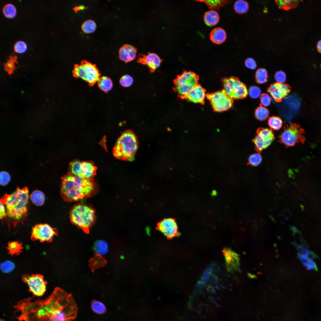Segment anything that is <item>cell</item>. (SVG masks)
<instances>
[{
    "mask_svg": "<svg viewBox=\"0 0 321 321\" xmlns=\"http://www.w3.org/2000/svg\"><path fill=\"white\" fill-rule=\"evenodd\" d=\"M20 313L19 321H72L76 317L78 307L71 294L55 288L44 299L28 298L14 306Z\"/></svg>",
    "mask_w": 321,
    "mask_h": 321,
    "instance_id": "obj_1",
    "label": "cell"
},
{
    "mask_svg": "<svg viewBox=\"0 0 321 321\" xmlns=\"http://www.w3.org/2000/svg\"><path fill=\"white\" fill-rule=\"evenodd\" d=\"M98 191V185L93 178L81 177L70 172L62 178L60 193L66 202L86 199L96 195Z\"/></svg>",
    "mask_w": 321,
    "mask_h": 321,
    "instance_id": "obj_2",
    "label": "cell"
},
{
    "mask_svg": "<svg viewBox=\"0 0 321 321\" xmlns=\"http://www.w3.org/2000/svg\"><path fill=\"white\" fill-rule=\"evenodd\" d=\"M29 190L26 187L17 188L10 194H5L1 198L0 202L5 207L7 217L13 225L23 222L26 218L29 205Z\"/></svg>",
    "mask_w": 321,
    "mask_h": 321,
    "instance_id": "obj_3",
    "label": "cell"
},
{
    "mask_svg": "<svg viewBox=\"0 0 321 321\" xmlns=\"http://www.w3.org/2000/svg\"><path fill=\"white\" fill-rule=\"evenodd\" d=\"M138 147L137 136L132 130H127L118 139L113 149V154L119 160L133 161Z\"/></svg>",
    "mask_w": 321,
    "mask_h": 321,
    "instance_id": "obj_4",
    "label": "cell"
},
{
    "mask_svg": "<svg viewBox=\"0 0 321 321\" xmlns=\"http://www.w3.org/2000/svg\"><path fill=\"white\" fill-rule=\"evenodd\" d=\"M69 218L73 224L89 233L90 228L95 224L96 217L95 210L85 204L78 203L72 207Z\"/></svg>",
    "mask_w": 321,
    "mask_h": 321,
    "instance_id": "obj_5",
    "label": "cell"
},
{
    "mask_svg": "<svg viewBox=\"0 0 321 321\" xmlns=\"http://www.w3.org/2000/svg\"><path fill=\"white\" fill-rule=\"evenodd\" d=\"M199 79V76L194 72L185 71L174 80L173 90L179 97L185 99L190 91L198 84Z\"/></svg>",
    "mask_w": 321,
    "mask_h": 321,
    "instance_id": "obj_6",
    "label": "cell"
},
{
    "mask_svg": "<svg viewBox=\"0 0 321 321\" xmlns=\"http://www.w3.org/2000/svg\"><path fill=\"white\" fill-rule=\"evenodd\" d=\"M72 73L74 77L81 78L90 86L98 82L100 76L96 65L85 60L81 61L80 64L74 65Z\"/></svg>",
    "mask_w": 321,
    "mask_h": 321,
    "instance_id": "obj_7",
    "label": "cell"
},
{
    "mask_svg": "<svg viewBox=\"0 0 321 321\" xmlns=\"http://www.w3.org/2000/svg\"><path fill=\"white\" fill-rule=\"evenodd\" d=\"M304 130L298 124L291 123L285 128L279 136V141L286 146H292L304 142Z\"/></svg>",
    "mask_w": 321,
    "mask_h": 321,
    "instance_id": "obj_8",
    "label": "cell"
},
{
    "mask_svg": "<svg viewBox=\"0 0 321 321\" xmlns=\"http://www.w3.org/2000/svg\"><path fill=\"white\" fill-rule=\"evenodd\" d=\"M224 90L233 99H240L246 97L248 91L246 85L237 78L231 77L222 80Z\"/></svg>",
    "mask_w": 321,
    "mask_h": 321,
    "instance_id": "obj_9",
    "label": "cell"
},
{
    "mask_svg": "<svg viewBox=\"0 0 321 321\" xmlns=\"http://www.w3.org/2000/svg\"><path fill=\"white\" fill-rule=\"evenodd\" d=\"M214 111L222 112L230 109L232 107L233 100L223 90L206 95Z\"/></svg>",
    "mask_w": 321,
    "mask_h": 321,
    "instance_id": "obj_10",
    "label": "cell"
},
{
    "mask_svg": "<svg viewBox=\"0 0 321 321\" xmlns=\"http://www.w3.org/2000/svg\"><path fill=\"white\" fill-rule=\"evenodd\" d=\"M97 167L92 162L74 160L69 164L70 173L84 178H91L96 175Z\"/></svg>",
    "mask_w": 321,
    "mask_h": 321,
    "instance_id": "obj_11",
    "label": "cell"
},
{
    "mask_svg": "<svg viewBox=\"0 0 321 321\" xmlns=\"http://www.w3.org/2000/svg\"><path fill=\"white\" fill-rule=\"evenodd\" d=\"M58 234L56 228L47 224H40L33 227L31 239L33 240H39L41 242H50L54 237L57 235Z\"/></svg>",
    "mask_w": 321,
    "mask_h": 321,
    "instance_id": "obj_12",
    "label": "cell"
},
{
    "mask_svg": "<svg viewBox=\"0 0 321 321\" xmlns=\"http://www.w3.org/2000/svg\"><path fill=\"white\" fill-rule=\"evenodd\" d=\"M23 281L26 283L29 291L37 296H42L46 290V281L43 276L40 274L31 275H24L22 277Z\"/></svg>",
    "mask_w": 321,
    "mask_h": 321,
    "instance_id": "obj_13",
    "label": "cell"
},
{
    "mask_svg": "<svg viewBox=\"0 0 321 321\" xmlns=\"http://www.w3.org/2000/svg\"><path fill=\"white\" fill-rule=\"evenodd\" d=\"M274 139L272 130L268 128H260L257 130L256 135L253 140L255 149L258 153L268 147Z\"/></svg>",
    "mask_w": 321,
    "mask_h": 321,
    "instance_id": "obj_14",
    "label": "cell"
},
{
    "mask_svg": "<svg viewBox=\"0 0 321 321\" xmlns=\"http://www.w3.org/2000/svg\"><path fill=\"white\" fill-rule=\"evenodd\" d=\"M290 90L291 87L288 84L276 82L271 84L268 88V91L275 101L280 102Z\"/></svg>",
    "mask_w": 321,
    "mask_h": 321,
    "instance_id": "obj_15",
    "label": "cell"
},
{
    "mask_svg": "<svg viewBox=\"0 0 321 321\" xmlns=\"http://www.w3.org/2000/svg\"><path fill=\"white\" fill-rule=\"evenodd\" d=\"M162 60L156 54L149 52L147 55L139 54L137 62L147 65L150 72L152 73L159 67Z\"/></svg>",
    "mask_w": 321,
    "mask_h": 321,
    "instance_id": "obj_16",
    "label": "cell"
},
{
    "mask_svg": "<svg viewBox=\"0 0 321 321\" xmlns=\"http://www.w3.org/2000/svg\"><path fill=\"white\" fill-rule=\"evenodd\" d=\"M158 228L160 231L169 238H173L179 234L176 222L172 218L164 219L158 224Z\"/></svg>",
    "mask_w": 321,
    "mask_h": 321,
    "instance_id": "obj_17",
    "label": "cell"
},
{
    "mask_svg": "<svg viewBox=\"0 0 321 321\" xmlns=\"http://www.w3.org/2000/svg\"><path fill=\"white\" fill-rule=\"evenodd\" d=\"M222 252L225 257L226 266L229 271L232 272L239 270V255L231 249L224 248Z\"/></svg>",
    "mask_w": 321,
    "mask_h": 321,
    "instance_id": "obj_18",
    "label": "cell"
},
{
    "mask_svg": "<svg viewBox=\"0 0 321 321\" xmlns=\"http://www.w3.org/2000/svg\"><path fill=\"white\" fill-rule=\"evenodd\" d=\"M206 95L205 89L198 84L190 91L185 99L195 103L203 105Z\"/></svg>",
    "mask_w": 321,
    "mask_h": 321,
    "instance_id": "obj_19",
    "label": "cell"
},
{
    "mask_svg": "<svg viewBox=\"0 0 321 321\" xmlns=\"http://www.w3.org/2000/svg\"><path fill=\"white\" fill-rule=\"evenodd\" d=\"M137 48L131 45L125 44L119 50V58L125 63L130 62L136 58Z\"/></svg>",
    "mask_w": 321,
    "mask_h": 321,
    "instance_id": "obj_20",
    "label": "cell"
},
{
    "mask_svg": "<svg viewBox=\"0 0 321 321\" xmlns=\"http://www.w3.org/2000/svg\"><path fill=\"white\" fill-rule=\"evenodd\" d=\"M210 39L213 43L219 45L225 42L226 38V34L225 30L221 27L213 29L210 33Z\"/></svg>",
    "mask_w": 321,
    "mask_h": 321,
    "instance_id": "obj_21",
    "label": "cell"
},
{
    "mask_svg": "<svg viewBox=\"0 0 321 321\" xmlns=\"http://www.w3.org/2000/svg\"><path fill=\"white\" fill-rule=\"evenodd\" d=\"M204 20L205 24L208 26H213L217 24L219 21L218 13L215 11L210 10L205 12Z\"/></svg>",
    "mask_w": 321,
    "mask_h": 321,
    "instance_id": "obj_22",
    "label": "cell"
},
{
    "mask_svg": "<svg viewBox=\"0 0 321 321\" xmlns=\"http://www.w3.org/2000/svg\"><path fill=\"white\" fill-rule=\"evenodd\" d=\"M93 249L95 254L97 255L100 257L104 256L108 252V245L104 240H98L94 243Z\"/></svg>",
    "mask_w": 321,
    "mask_h": 321,
    "instance_id": "obj_23",
    "label": "cell"
},
{
    "mask_svg": "<svg viewBox=\"0 0 321 321\" xmlns=\"http://www.w3.org/2000/svg\"><path fill=\"white\" fill-rule=\"evenodd\" d=\"M17 57L15 55H12V54L9 57L7 62L3 64L4 69L9 75L13 74L15 70L17 68L15 64H18Z\"/></svg>",
    "mask_w": 321,
    "mask_h": 321,
    "instance_id": "obj_24",
    "label": "cell"
},
{
    "mask_svg": "<svg viewBox=\"0 0 321 321\" xmlns=\"http://www.w3.org/2000/svg\"><path fill=\"white\" fill-rule=\"evenodd\" d=\"M29 198L32 202L37 206H41L45 202V194L43 192L39 190L33 191L30 195Z\"/></svg>",
    "mask_w": 321,
    "mask_h": 321,
    "instance_id": "obj_25",
    "label": "cell"
},
{
    "mask_svg": "<svg viewBox=\"0 0 321 321\" xmlns=\"http://www.w3.org/2000/svg\"><path fill=\"white\" fill-rule=\"evenodd\" d=\"M197 1L205 3L207 7L213 10H219L225 5L230 2L229 0H199Z\"/></svg>",
    "mask_w": 321,
    "mask_h": 321,
    "instance_id": "obj_26",
    "label": "cell"
},
{
    "mask_svg": "<svg viewBox=\"0 0 321 321\" xmlns=\"http://www.w3.org/2000/svg\"><path fill=\"white\" fill-rule=\"evenodd\" d=\"M97 84L100 89L106 93L110 90L113 87L112 80L106 76L100 77L97 82Z\"/></svg>",
    "mask_w": 321,
    "mask_h": 321,
    "instance_id": "obj_27",
    "label": "cell"
},
{
    "mask_svg": "<svg viewBox=\"0 0 321 321\" xmlns=\"http://www.w3.org/2000/svg\"><path fill=\"white\" fill-rule=\"evenodd\" d=\"M234 9L235 12L242 14L246 13L249 9L248 2L243 0L236 1L234 5Z\"/></svg>",
    "mask_w": 321,
    "mask_h": 321,
    "instance_id": "obj_28",
    "label": "cell"
},
{
    "mask_svg": "<svg viewBox=\"0 0 321 321\" xmlns=\"http://www.w3.org/2000/svg\"><path fill=\"white\" fill-rule=\"evenodd\" d=\"M275 2L279 9L288 10L296 7L298 5L297 1L276 0Z\"/></svg>",
    "mask_w": 321,
    "mask_h": 321,
    "instance_id": "obj_29",
    "label": "cell"
},
{
    "mask_svg": "<svg viewBox=\"0 0 321 321\" xmlns=\"http://www.w3.org/2000/svg\"><path fill=\"white\" fill-rule=\"evenodd\" d=\"M2 11L4 15L9 18H14L16 13V10L15 7L10 3L5 4L3 8Z\"/></svg>",
    "mask_w": 321,
    "mask_h": 321,
    "instance_id": "obj_30",
    "label": "cell"
},
{
    "mask_svg": "<svg viewBox=\"0 0 321 321\" xmlns=\"http://www.w3.org/2000/svg\"><path fill=\"white\" fill-rule=\"evenodd\" d=\"M23 248L22 244L17 241L10 242L8 244L7 249L11 255L19 254Z\"/></svg>",
    "mask_w": 321,
    "mask_h": 321,
    "instance_id": "obj_31",
    "label": "cell"
},
{
    "mask_svg": "<svg viewBox=\"0 0 321 321\" xmlns=\"http://www.w3.org/2000/svg\"><path fill=\"white\" fill-rule=\"evenodd\" d=\"M83 31L86 33L93 32L96 28V24L94 21L88 19L85 21L82 24L81 26Z\"/></svg>",
    "mask_w": 321,
    "mask_h": 321,
    "instance_id": "obj_32",
    "label": "cell"
},
{
    "mask_svg": "<svg viewBox=\"0 0 321 321\" xmlns=\"http://www.w3.org/2000/svg\"><path fill=\"white\" fill-rule=\"evenodd\" d=\"M91 307L92 311L96 314H103L106 311L105 306L101 302L96 300H92L91 303Z\"/></svg>",
    "mask_w": 321,
    "mask_h": 321,
    "instance_id": "obj_33",
    "label": "cell"
},
{
    "mask_svg": "<svg viewBox=\"0 0 321 321\" xmlns=\"http://www.w3.org/2000/svg\"><path fill=\"white\" fill-rule=\"evenodd\" d=\"M268 75L266 70L264 68H259L256 71L255 79L257 82L259 84L265 83L267 81Z\"/></svg>",
    "mask_w": 321,
    "mask_h": 321,
    "instance_id": "obj_34",
    "label": "cell"
},
{
    "mask_svg": "<svg viewBox=\"0 0 321 321\" xmlns=\"http://www.w3.org/2000/svg\"><path fill=\"white\" fill-rule=\"evenodd\" d=\"M269 115L268 110L262 106L258 107L256 110L255 115L256 118L260 121H263L267 119Z\"/></svg>",
    "mask_w": 321,
    "mask_h": 321,
    "instance_id": "obj_35",
    "label": "cell"
},
{
    "mask_svg": "<svg viewBox=\"0 0 321 321\" xmlns=\"http://www.w3.org/2000/svg\"><path fill=\"white\" fill-rule=\"evenodd\" d=\"M268 123L271 128L275 130H278L281 127L282 121L280 117L276 116H273L269 119Z\"/></svg>",
    "mask_w": 321,
    "mask_h": 321,
    "instance_id": "obj_36",
    "label": "cell"
},
{
    "mask_svg": "<svg viewBox=\"0 0 321 321\" xmlns=\"http://www.w3.org/2000/svg\"><path fill=\"white\" fill-rule=\"evenodd\" d=\"M262 157L259 153H256L251 155L249 157L248 163L253 166H256L262 162Z\"/></svg>",
    "mask_w": 321,
    "mask_h": 321,
    "instance_id": "obj_37",
    "label": "cell"
},
{
    "mask_svg": "<svg viewBox=\"0 0 321 321\" xmlns=\"http://www.w3.org/2000/svg\"><path fill=\"white\" fill-rule=\"evenodd\" d=\"M15 265L12 262L7 260L1 264L0 268L2 271L5 273L11 272L15 268Z\"/></svg>",
    "mask_w": 321,
    "mask_h": 321,
    "instance_id": "obj_38",
    "label": "cell"
},
{
    "mask_svg": "<svg viewBox=\"0 0 321 321\" xmlns=\"http://www.w3.org/2000/svg\"><path fill=\"white\" fill-rule=\"evenodd\" d=\"M133 81V79L132 76L128 75H125L120 78L119 83L122 86L127 87L131 86Z\"/></svg>",
    "mask_w": 321,
    "mask_h": 321,
    "instance_id": "obj_39",
    "label": "cell"
},
{
    "mask_svg": "<svg viewBox=\"0 0 321 321\" xmlns=\"http://www.w3.org/2000/svg\"><path fill=\"white\" fill-rule=\"evenodd\" d=\"M26 43L23 41H18L16 42L14 46L15 52L18 54L24 53L27 49Z\"/></svg>",
    "mask_w": 321,
    "mask_h": 321,
    "instance_id": "obj_40",
    "label": "cell"
},
{
    "mask_svg": "<svg viewBox=\"0 0 321 321\" xmlns=\"http://www.w3.org/2000/svg\"><path fill=\"white\" fill-rule=\"evenodd\" d=\"M11 179L10 174L7 171H2L0 173V183L2 186H5L10 182Z\"/></svg>",
    "mask_w": 321,
    "mask_h": 321,
    "instance_id": "obj_41",
    "label": "cell"
},
{
    "mask_svg": "<svg viewBox=\"0 0 321 321\" xmlns=\"http://www.w3.org/2000/svg\"><path fill=\"white\" fill-rule=\"evenodd\" d=\"M248 93L251 97L256 99L260 96L261 91L259 87L256 86H252L249 87Z\"/></svg>",
    "mask_w": 321,
    "mask_h": 321,
    "instance_id": "obj_42",
    "label": "cell"
},
{
    "mask_svg": "<svg viewBox=\"0 0 321 321\" xmlns=\"http://www.w3.org/2000/svg\"><path fill=\"white\" fill-rule=\"evenodd\" d=\"M271 98L269 95L266 93L262 94L260 97V101L261 106L267 107L271 103Z\"/></svg>",
    "mask_w": 321,
    "mask_h": 321,
    "instance_id": "obj_43",
    "label": "cell"
},
{
    "mask_svg": "<svg viewBox=\"0 0 321 321\" xmlns=\"http://www.w3.org/2000/svg\"><path fill=\"white\" fill-rule=\"evenodd\" d=\"M275 79L277 82L283 83L286 80L285 73L282 71H279L276 72L274 76Z\"/></svg>",
    "mask_w": 321,
    "mask_h": 321,
    "instance_id": "obj_44",
    "label": "cell"
},
{
    "mask_svg": "<svg viewBox=\"0 0 321 321\" xmlns=\"http://www.w3.org/2000/svg\"><path fill=\"white\" fill-rule=\"evenodd\" d=\"M245 65L248 68L251 69H255L257 66L255 61L251 58L247 59L245 61Z\"/></svg>",
    "mask_w": 321,
    "mask_h": 321,
    "instance_id": "obj_45",
    "label": "cell"
},
{
    "mask_svg": "<svg viewBox=\"0 0 321 321\" xmlns=\"http://www.w3.org/2000/svg\"><path fill=\"white\" fill-rule=\"evenodd\" d=\"M0 218L1 219L7 218L5 207L4 205L0 202Z\"/></svg>",
    "mask_w": 321,
    "mask_h": 321,
    "instance_id": "obj_46",
    "label": "cell"
},
{
    "mask_svg": "<svg viewBox=\"0 0 321 321\" xmlns=\"http://www.w3.org/2000/svg\"><path fill=\"white\" fill-rule=\"evenodd\" d=\"M87 8V7H85L81 5L78 6H76L75 7L73 8V10L75 11V12H77L78 11L82 10H83Z\"/></svg>",
    "mask_w": 321,
    "mask_h": 321,
    "instance_id": "obj_47",
    "label": "cell"
},
{
    "mask_svg": "<svg viewBox=\"0 0 321 321\" xmlns=\"http://www.w3.org/2000/svg\"><path fill=\"white\" fill-rule=\"evenodd\" d=\"M317 48L318 52L321 53V40L318 42L317 44Z\"/></svg>",
    "mask_w": 321,
    "mask_h": 321,
    "instance_id": "obj_48",
    "label": "cell"
},
{
    "mask_svg": "<svg viewBox=\"0 0 321 321\" xmlns=\"http://www.w3.org/2000/svg\"><path fill=\"white\" fill-rule=\"evenodd\" d=\"M289 227L290 229L293 232H298V230L294 226L289 225Z\"/></svg>",
    "mask_w": 321,
    "mask_h": 321,
    "instance_id": "obj_49",
    "label": "cell"
},
{
    "mask_svg": "<svg viewBox=\"0 0 321 321\" xmlns=\"http://www.w3.org/2000/svg\"><path fill=\"white\" fill-rule=\"evenodd\" d=\"M0 321H5L4 320H3V319H1Z\"/></svg>",
    "mask_w": 321,
    "mask_h": 321,
    "instance_id": "obj_50",
    "label": "cell"
},
{
    "mask_svg": "<svg viewBox=\"0 0 321 321\" xmlns=\"http://www.w3.org/2000/svg\"><path fill=\"white\" fill-rule=\"evenodd\" d=\"M320 67H321V65H320Z\"/></svg>",
    "mask_w": 321,
    "mask_h": 321,
    "instance_id": "obj_51",
    "label": "cell"
}]
</instances>
